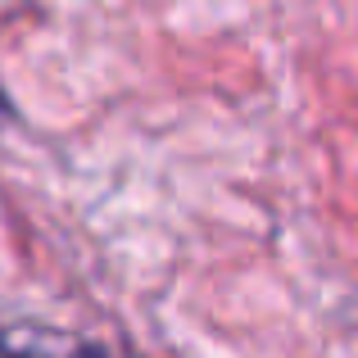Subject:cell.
Returning a JSON list of instances; mask_svg holds the SVG:
<instances>
[{
    "label": "cell",
    "mask_w": 358,
    "mask_h": 358,
    "mask_svg": "<svg viewBox=\"0 0 358 358\" xmlns=\"http://www.w3.org/2000/svg\"><path fill=\"white\" fill-rule=\"evenodd\" d=\"M0 358H109V350H100V345L45 350V345H36V341H9V336H0Z\"/></svg>",
    "instance_id": "obj_1"
},
{
    "label": "cell",
    "mask_w": 358,
    "mask_h": 358,
    "mask_svg": "<svg viewBox=\"0 0 358 358\" xmlns=\"http://www.w3.org/2000/svg\"><path fill=\"white\" fill-rule=\"evenodd\" d=\"M5 122H14V105H9L5 87H0V127H5Z\"/></svg>",
    "instance_id": "obj_2"
}]
</instances>
